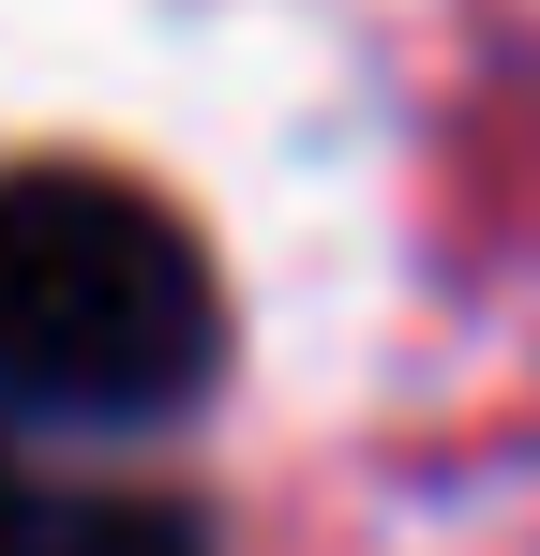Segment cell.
<instances>
[{
  "label": "cell",
  "mask_w": 540,
  "mask_h": 556,
  "mask_svg": "<svg viewBox=\"0 0 540 556\" xmlns=\"http://www.w3.org/2000/svg\"><path fill=\"white\" fill-rule=\"evenodd\" d=\"M226 362V286L166 195L105 166L0 181V391L46 421H166Z\"/></svg>",
  "instance_id": "1"
},
{
  "label": "cell",
  "mask_w": 540,
  "mask_h": 556,
  "mask_svg": "<svg viewBox=\"0 0 540 556\" xmlns=\"http://www.w3.org/2000/svg\"><path fill=\"white\" fill-rule=\"evenodd\" d=\"M15 556H210V542H195V511H166V496H90V511H46Z\"/></svg>",
  "instance_id": "2"
},
{
  "label": "cell",
  "mask_w": 540,
  "mask_h": 556,
  "mask_svg": "<svg viewBox=\"0 0 540 556\" xmlns=\"http://www.w3.org/2000/svg\"><path fill=\"white\" fill-rule=\"evenodd\" d=\"M15 542H30V527H15V481H0V556H15Z\"/></svg>",
  "instance_id": "3"
}]
</instances>
